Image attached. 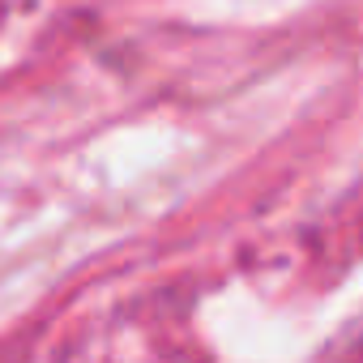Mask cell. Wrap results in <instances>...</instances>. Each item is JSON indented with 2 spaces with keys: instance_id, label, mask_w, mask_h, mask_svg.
<instances>
[]
</instances>
